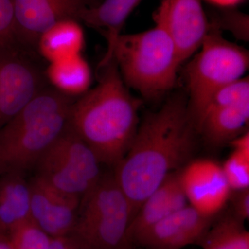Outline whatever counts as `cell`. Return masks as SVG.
Wrapping results in <instances>:
<instances>
[{"instance_id": "cell-21", "label": "cell", "mask_w": 249, "mask_h": 249, "mask_svg": "<svg viewBox=\"0 0 249 249\" xmlns=\"http://www.w3.org/2000/svg\"><path fill=\"white\" fill-rule=\"evenodd\" d=\"M222 167L231 191L249 188V157L233 150Z\"/></svg>"}, {"instance_id": "cell-11", "label": "cell", "mask_w": 249, "mask_h": 249, "mask_svg": "<svg viewBox=\"0 0 249 249\" xmlns=\"http://www.w3.org/2000/svg\"><path fill=\"white\" fill-rule=\"evenodd\" d=\"M180 180L190 206L213 218L230 198L231 190L222 165L208 159L190 162L180 170Z\"/></svg>"}, {"instance_id": "cell-4", "label": "cell", "mask_w": 249, "mask_h": 249, "mask_svg": "<svg viewBox=\"0 0 249 249\" xmlns=\"http://www.w3.org/2000/svg\"><path fill=\"white\" fill-rule=\"evenodd\" d=\"M111 58L115 60L124 83L147 99H156L175 86L181 65L175 44L163 28L121 34Z\"/></svg>"}, {"instance_id": "cell-3", "label": "cell", "mask_w": 249, "mask_h": 249, "mask_svg": "<svg viewBox=\"0 0 249 249\" xmlns=\"http://www.w3.org/2000/svg\"><path fill=\"white\" fill-rule=\"evenodd\" d=\"M73 101L49 85L0 129V175L34 171L68 125Z\"/></svg>"}, {"instance_id": "cell-27", "label": "cell", "mask_w": 249, "mask_h": 249, "mask_svg": "<svg viewBox=\"0 0 249 249\" xmlns=\"http://www.w3.org/2000/svg\"><path fill=\"white\" fill-rule=\"evenodd\" d=\"M233 150L240 152L244 155L249 157V133H242L230 142Z\"/></svg>"}, {"instance_id": "cell-7", "label": "cell", "mask_w": 249, "mask_h": 249, "mask_svg": "<svg viewBox=\"0 0 249 249\" xmlns=\"http://www.w3.org/2000/svg\"><path fill=\"white\" fill-rule=\"evenodd\" d=\"M101 163L70 124L36 163L35 176L71 196L83 197L102 177Z\"/></svg>"}, {"instance_id": "cell-1", "label": "cell", "mask_w": 249, "mask_h": 249, "mask_svg": "<svg viewBox=\"0 0 249 249\" xmlns=\"http://www.w3.org/2000/svg\"><path fill=\"white\" fill-rule=\"evenodd\" d=\"M196 132L188 102L180 96L146 114L139 124L128 151L113 172L134 215L165 178L189 160Z\"/></svg>"}, {"instance_id": "cell-26", "label": "cell", "mask_w": 249, "mask_h": 249, "mask_svg": "<svg viewBox=\"0 0 249 249\" xmlns=\"http://www.w3.org/2000/svg\"><path fill=\"white\" fill-rule=\"evenodd\" d=\"M237 192L233 202L235 217L243 222L249 217V188Z\"/></svg>"}, {"instance_id": "cell-6", "label": "cell", "mask_w": 249, "mask_h": 249, "mask_svg": "<svg viewBox=\"0 0 249 249\" xmlns=\"http://www.w3.org/2000/svg\"><path fill=\"white\" fill-rule=\"evenodd\" d=\"M211 29L186 68L188 111L198 132L214 93L228 83L242 78L249 68L248 51L223 37L220 29Z\"/></svg>"}, {"instance_id": "cell-14", "label": "cell", "mask_w": 249, "mask_h": 249, "mask_svg": "<svg viewBox=\"0 0 249 249\" xmlns=\"http://www.w3.org/2000/svg\"><path fill=\"white\" fill-rule=\"evenodd\" d=\"M180 170L170 173L141 205L131 224L132 243L134 237L147 228L188 205L180 180Z\"/></svg>"}, {"instance_id": "cell-10", "label": "cell", "mask_w": 249, "mask_h": 249, "mask_svg": "<svg viewBox=\"0 0 249 249\" xmlns=\"http://www.w3.org/2000/svg\"><path fill=\"white\" fill-rule=\"evenodd\" d=\"M15 27L19 45L36 52L41 34L55 23L67 19L79 21L85 9L100 0H13Z\"/></svg>"}, {"instance_id": "cell-2", "label": "cell", "mask_w": 249, "mask_h": 249, "mask_svg": "<svg viewBox=\"0 0 249 249\" xmlns=\"http://www.w3.org/2000/svg\"><path fill=\"white\" fill-rule=\"evenodd\" d=\"M142 103L130 93L111 58L98 65L96 86L72 103L69 124L101 164L114 168L137 134Z\"/></svg>"}, {"instance_id": "cell-19", "label": "cell", "mask_w": 249, "mask_h": 249, "mask_svg": "<svg viewBox=\"0 0 249 249\" xmlns=\"http://www.w3.org/2000/svg\"><path fill=\"white\" fill-rule=\"evenodd\" d=\"M235 216L216 223L200 243L204 249H249V233Z\"/></svg>"}, {"instance_id": "cell-16", "label": "cell", "mask_w": 249, "mask_h": 249, "mask_svg": "<svg viewBox=\"0 0 249 249\" xmlns=\"http://www.w3.org/2000/svg\"><path fill=\"white\" fill-rule=\"evenodd\" d=\"M249 121V101L209 109L203 118L198 132L214 147L231 142L242 134Z\"/></svg>"}, {"instance_id": "cell-15", "label": "cell", "mask_w": 249, "mask_h": 249, "mask_svg": "<svg viewBox=\"0 0 249 249\" xmlns=\"http://www.w3.org/2000/svg\"><path fill=\"white\" fill-rule=\"evenodd\" d=\"M31 219V188L25 175H0V234Z\"/></svg>"}, {"instance_id": "cell-12", "label": "cell", "mask_w": 249, "mask_h": 249, "mask_svg": "<svg viewBox=\"0 0 249 249\" xmlns=\"http://www.w3.org/2000/svg\"><path fill=\"white\" fill-rule=\"evenodd\" d=\"M31 219L51 237L70 235L80 198L59 191L34 175L29 180Z\"/></svg>"}, {"instance_id": "cell-13", "label": "cell", "mask_w": 249, "mask_h": 249, "mask_svg": "<svg viewBox=\"0 0 249 249\" xmlns=\"http://www.w3.org/2000/svg\"><path fill=\"white\" fill-rule=\"evenodd\" d=\"M212 222L213 218L187 205L136 236L133 244L152 249H179L199 244Z\"/></svg>"}, {"instance_id": "cell-20", "label": "cell", "mask_w": 249, "mask_h": 249, "mask_svg": "<svg viewBox=\"0 0 249 249\" xmlns=\"http://www.w3.org/2000/svg\"><path fill=\"white\" fill-rule=\"evenodd\" d=\"M14 249H49L52 237L31 219L9 233Z\"/></svg>"}, {"instance_id": "cell-25", "label": "cell", "mask_w": 249, "mask_h": 249, "mask_svg": "<svg viewBox=\"0 0 249 249\" xmlns=\"http://www.w3.org/2000/svg\"><path fill=\"white\" fill-rule=\"evenodd\" d=\"M49 249H89L76 236L70 234L61 237H52Z\"/></svg>"}, {"instance_id": "cell-23", "label": "cell", "mask_w": 249, "mask_h": 249, "mask_svg": "<svg viewBox=\"0 0 249 249\" xmlns=\"http://www.w3.org/2000/svg\"><path fill=\"white\" fill-rule=\"evenodd\" d=\"M213 24L218 29L231 31L240 40L249 38V16L232 7L223 8L216 15Z\"/></svg>"}, {"instance_id": "cell-18", "label": "cell", "mask_w": 249, "mask_h": 249, "mask_svg": "<svg viewBox=\"0 0 249 249\" xmlns=\"http://www.w3.org/2000/svg\"><path fill=\"white\" fill-rule=\"evenodd\" d=\"M45 76L49 86L73 100L88 92L92 82L91 67L82 54L49 62Z\"/></svg>"}, {"instance_id": "cell-24", "label": "cell", "mask_w": 249, "mask_h": 249, "mask_svg": "<svg viewBox=\"0 0 249 249\" xmlns=\"http://www.w3.org/2000/svg\"><path fill=\"white\" fill-rule=\"evenodd\" d=\"M0 49H24L16 36L13 0H0Z\"/></svg>"}, {"instance_id": "cell-22", "label": "cell", "mask_w": 249, "mask_h": 249, "mask_svg": "<svg viewBox=\"0 0 249 249\" xmlns=\"http://www.w3.org/2000/svg\"><path fill=\"white\" fill-rule=\"evenodd\" d=\"M247 101H249V80L248 77H245L228 83L216 91L210 101L206 111Z\"/></svg>"}, {"instance_id": "cell-5", "label": "cell", "mask_w": 249, "mask_h": 249, "mask_svg": "<svg viewBox=\"0 0 249 249\" xmlns=\"http://www.w3.org/2000/svg\"><path fill=\"white\" fill-rule=\"evenodd\" d=\"M132 206L113 173H103L81 198L72 235L89 249H132Z\"/></svg>"}, {"instance_id": "cell-9", "label": "cell", "mask_w": 249, "mask_h": 249, "mask_svg": "<svg viewBox=\"0 0 249 249\" xmlns=\"http://www.w3.org/2000/svg\"><path fill=\"white\" fill-rule=\"evenodd\" d=\"M153 18L173 40L181 64L200 49L211 26L201 0H161Z\"/></svg>"}, {"instance_id": "cell-28", "label": "cell", "mask_w": 249, "mask_h": 249, "mask_svg": "<svg viewBox=\"0 0 249 249\" xmlns=\"http://www.w3.org/2000/svg\"><path fill=\"white\" fill-rule=\"evenodd\" d=\"M209 2L214 5H217L219 7L228 8L233 7L236 4H239L243 0H206Z\"/></svg>"}, {"instance_id": "cell-17", "label": "cell", "mask_w": 249, "mask_h": 249, "mask_svg": "<svg viewBox=\"0 0 249 249\" xmlns=\"http://www.w3.org/2000/svg\"><path fill=\"white\" fill-rule=\"evenodd\" d=\"M85 44L84 31L79 21L64 19L41 34L36 52L49 63L82 54Z\"/></svg>"}, {"instance_id": "cell-29", "label": "cell", "mask_w": 249, "mask_h": 249, "mask_svg": "<svg viewBox=\"0 0 249 249\" xmlns=\"http://www.w3.org/2000/svg\"><path fill=\"white\" fill-rule=\"evenodd\" d=\"M0 249H14L11 244L9 236H0Z\"/></svg>"}, {"instance_id": "cell-8", "label": "cell", "mask_w": 249, "mask_h": 249, "mask_svg": "<svg viewBox=\"0 0 249 249\" xmlns=\"http://www.w3.org/2000/svg\"><path fill=\"white\" fill-rule=\"evenodd\" d=\"M37 53L0 49V129L49 86Z\"/></svg>"}]
</instances>
